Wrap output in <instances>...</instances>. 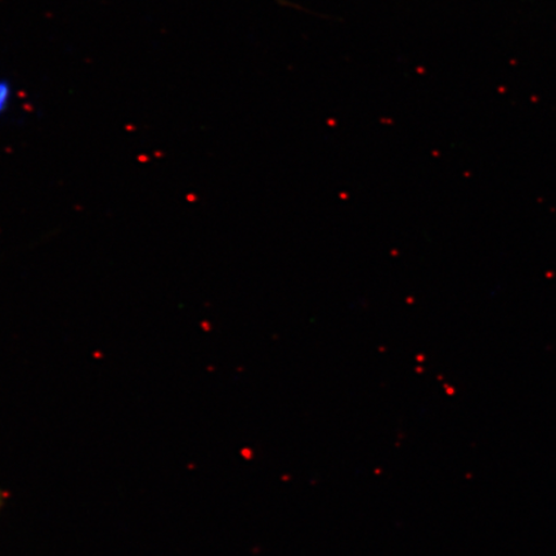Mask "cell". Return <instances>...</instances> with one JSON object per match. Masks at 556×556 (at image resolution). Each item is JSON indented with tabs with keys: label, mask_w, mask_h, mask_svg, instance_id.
I'll return each instance as SVG.
<instances>
[{
	"label": "cell",
	"mask_w": 556,
	"mask_h": 556,
	"mask_svg": "<svg viewBox=\"0 0 556 556\" xmlns=\"http://www.w3.org/2000/svg\"><path fill=\"white\" fill-rule=\"evenodd\" d=\"M9 87L4 83H0V113L4 110L7 102H9Z\"/></svg>",
	"instance_id": "cell-1"
},
{
	"label": "cell",
	"mask_w": 556,
	"mask_h": 556,
	"mask_svg": "<svg viewBox=\"0 0 556 556\" xmlns=\"http://www.w3.org/2000/svg\"><path fill=\"white\" fill-rule=\"evenodd\" d=\"M3 502H4V495L2 492H0V507L3 506Z\"/></svg>",
	"instance_id": "cell-2"
}]
</instances>
